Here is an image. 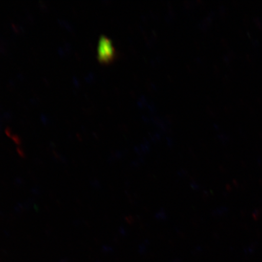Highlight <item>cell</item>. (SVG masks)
I'll return each instance as SVG.
<instances>
[{
  "instance_id": "6da1fadb",
  "label": "cell",
  "mask_w": 262,
  "mask_h": 262,
  "mask_svg": "<svg viewBox=\"0 0 262 262\" xmlns=\"http://www.w3.org/2000/svg\"><path fill=\"white\" fill-rule=\"evenodd\" d=\"M98 58L103 63L112 60L115 51L112 43L107 38L101 36L98 46Z\"/></svg>"
},
{
  "instance_id": "7a4b0ae2",
  "label": "cell",
  "mask_w": 262,
  "mask_h": 262,
  "mask_svg": "<svg viewBox=\"0 0 262 262\" xmlns=\"http://www.w3.org/2000/svg\"><path fill=\"white\" fill-rule=\"evenodd\" d=\"M17 152L18 153V155L20 156L21 157H22V158H25L26 154L25 152V150L21 148V147H18Z\"/></svg>"
},
{
  "instance_id": "3957f363",
  "label": "cell",
  "mask_w": 262,
  "mask_h": 262,
  "mask_svg": "<svg viewBox=\"0 0 262 262\" xmlns=\"http://www.w3.org/2000/svg\"><path fill=\"white\" fill-rule=\"evenodd\" d=\"M12 139L14 140V141L16 144H17V145H20L21 140H20V139H19V138L18 136L13 137Z\"/></svg>"
}]
</instances>
